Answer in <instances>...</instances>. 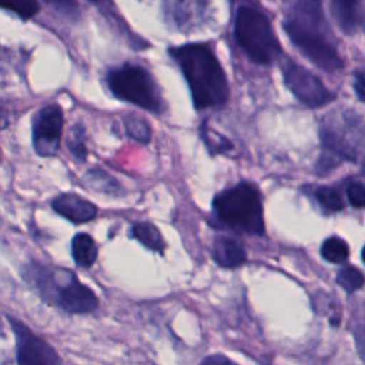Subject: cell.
<instances>
[{
	"label": "cell",
	"instance_id": "6da1fadb",
	"mask_svg": "<svg viewBox=\"0 0 365 365\" xmlns=\"http://www.w3.org/2000/svg\"><path fill=\"white\" fill-rule=\"evenodd\" d=\"M282 11L284 30L305 58L327 73L344 68L324 17L322 0H284Z\"/></svg>",
	"mask_w": 365,
	"mask_h": 365
},
{
	"label": "cell",
	"instance_id": "7a4b0ae2",
	"mask_svg": "<svg viewBox=\"0 0 365 365\" xmlns=\"http://www.w3.org/2000/svg\"><path fill=\"white\" fill-rule=\"evenodd\" d=\"M168 51L187 80L197 110L217 107L228 100L225 73L207 44L190 43Z\"/></svg>",
	"mask_w": 365,
	"mask_h": 365
},
{
	"label": "cell",
	"instance_id": "3957f363",
	"mask_svg": "<svg viewBox=\"0 0 365 365\" xmlns=\"http://www.w3.org/2000/svg\"><path fill=\"white\" fill-rule=\"evenodd\" d=\"M322 141V157L318 163L321 173L329 171L339 161L355 163L362 157L364 121L351 110L328 113L319 130Z\"/></svg>",
	"mask_w": 365,
	"mask_h": 365
},
{
	"label": "cell",
	"instance_id": "277c9868",
	"mask_svg": "<svg viewBox=\"0 0 365 365\" xmlns=\"http://www.w3.org/2000/svg\"><path fill=\"white\" fill-rule=\"evenodd\" d=\"M212 211L221 224L234 231L250 235H262L265 231L261 194L251 182H240L218 192Z\"/></svg>",
	"mask_w": 365,
	"mask_h": 365
},
{
	"label": "cell",
	"instance_id": "5b68a950",
	"mask_svg": "<svg viewBox=\"0 0 365 365\" xmlns=\"http://www.w3.org/2000/svg\"><path fill=\"white\" fill-rule=\"evenodd\" d=\"M234 36L238 46L258 64H269L281 54L279 41L268 17L255 7L241 6L237 10Z\"/></svg>",
	"mask_w": 365,
	"mask_h": 365
},
{
	"label": "cell",
	"instance_id": "8992f818",
	"mask_svg": "<svg viewBox=\"0 0 365 365\" xmlns=\"http://www.w3.org/2000/svg\"><path fill=\"white\" fill-rule=\"evenodd\" d=\"M107 86L114 97L151 113H163L164 101L153 76L143 67L123 64L108 71Z\"/></svg>",
	"mask_w": 365,
	"mask_h": 365
},
{
	"label": "cell",
	"instance_id": "52a82bcc",
	"mask_svg": "<svg viewBox=\"0 0 365 365\" xmlns=\"http://www.w3.org/2000/svg\"><path fill=\"white\" fill-rule=\"evenodd\" d=\"M38 287L46 297L51 299L64 311L71 314H87L98 307L96 294L77 277L66 269L53 272H41L38 275Z\"/></svg>",
	"mask_w": 365,
	"mask_h": 365
},
{
	"label": "cell",
	"instance_id": "ba28073f",
	"mask_svg": "<svg viewBox=\"0 0 365 365\" xmlns=\"http://www.w3.org/2000/svg\"><path fill=\"white\" fill-rule=\"evenodd\" d=\"M284 83L294 97L309 108H318L327 106L335 98V94L328 90L324 83L305 67L287 60L281 66Z\"/></svg>",
	"mask_w": 365,
	"mask_h": 365
},
{
	"label": "cell",
	"instance_id": "9c48e42d",
	"mask_svg": "<svg viewBox=\"0 0 365 365\" xmlns=\"http://www.w3.org/2000/svg\"><path fill=\"white\" fill-rule=\"evenodd\" d=\"M63 123V111L58 104H48L36 111L31 123V138L38 155H56L60 147Z\"/></svg>",
	"mask_w": 365,
	"mask_h": 365
},
{
	"label": "cell",
	"instance_id": "30bf717a",
	"mask_svg": "<svg viewBox=\"0 0 365 365\" xmlns=\"http://www.w3.org/2000/svg\"><path fill=\"white\" fill-rule=\"evenodd\" d=\"M10 324L17 341L19 365H63L57 352L23 322L11 318Z\"/></svg>",
	"mask_w": 365,
	"mask_h": 365
},
{
	"label": "cell",
	"instance_id": "8fae6325",
	"mask_svg": "<svg viewBox=\"0 0 365 365\" xmlns=\"http://www.w3.org/2000/svg\"><path fill=\"white\" fill-rule=\"evenodd\" d=\"M53 210L71 222L81 224L96 218L97 207L76 194H60L51 201Z\"/></svg>",
	"mask_w": 365,
	"mask_h": 365
},
{
	"label": "cell",
	"instance_id": "7c38bea8",
	"mask_svg": "<svg viewBox=\"0 0 365 365\" xmlns=\"http://www.w3.org/2000/svg\"><path fill=\"white\" fill-rule=\"evenodd\" d=\"M331 11L348 36L356 34L364 26V0H331Z\"/></svg>",
	"mask_w": 365,
	"mask_h": 365
},
{
	"label": "cell",
	"instance_id": "4fadbf2b",
	"mask_svg": "<svg viewBox=\"0 0 365 365\" xmlns=\"http://www.w3.org/2000/svg\"><path fill=\"white\" fill-rule=\"evenodd\" d=\"M211 254L214 261L224 268H237L247 259L244 247L230 237H217L214 240Z\"/></svg>",
	"mask_w": 365,
	"mask_h": 365
},
{
	"label": "cell",
	"instance_id": "5bb4252c",
	"mask_svg": "<svg viewBox=\"0 0 365 365\" xmlns=\"http://www.w3.org/2000/svg\"><path fill=\"white\" fill-rule=\"evenodd\" d=\"M71 255L78 267H91L97 258V245L94 240L86 232L74 235L71 240Z\"/></svg>",
	"mask_w": 365,
	"mask_h": 365
},
{
	"label": "cell",
	"instance_id": "9a60e30c",
	"mask_svg": "<svg viewBox=\"0 0 365 365\" xmlns=\"http://www.w3.org/2000/svg\"><path fill=\"white\" fill-rule=\"evenodd\" d=\"M131 234H133L134 238H137L147 248H150L153 251H157V252H163V250H164L163 237H161L160 231L157 230V227L153 225L151 222H135V224H133Z\"/></svg>",
	"mask_w": 365,
	"mask_h": 365
},
{
	"label": "cell",
	"instance_id": "2e32d148",
	"mask_svg": "<svg viewBox=\"0 0 365 365\" xmlns=\"http://www.w3.org/2000/svg\"><path fill=\"white\" fill-rule=\"evenodd\" d=\"M321 255L332 264H344L349 257L348 244L339 237H329L321 245Z\"/></svg>",
	"mask_w": 365,
	"mask_h": 365
},
{
	"label": "cell",
	"instance_id": "e0dca14e",
	"mask_svg": "<svg viewBox=\"0 0 365 365\" xmlns=\"http://www.w3.org/2000/svg\"><path fill=\"white\" fill-rule=\"evenodd\" d=\"M315 198L321 204V207L329 212H338L345 208L344 198L332 185H321L315 190Z\"/></svg>",
	"mask_w": 365,
	"mask_h": 365
},
{
	"label": "cell",
	"instance_id": "ac0fdd59",
	"mask_svg": "<svg viewBox=\"0 0 365 365\" xmlns=\"http://www.w3.org/2000/svg\"><path fill=\"white\" fill-rule=\"evenodd\" d=\"M86 182L91 188L107 192V194H117V191L121 188L115 181V178H113L111 175H108L101 170H90L86 174Z\"/></svg>",
	"mask_w": 365,
	"mask_h": 365
},
{
	"label": "cell",
	"instance_id": "d6986e66",
	"mask_svg": "<svg viewBox=\"0 0 365 365\" xmlns=\"http://www.w3.org/2000/svg\"><path fill=\"white\" fill-rule=\"evenodd\" d=\"M124 127H125V133L133 140H135V141H138L141 144L150 143V138H151L150 125L141 117H137L134 114L125 115L124 117Z\"/></svg>",
	"mask_w": 365,
	"mask_h": 365
},
{
	"label": "cell",
	"instance_id": "ffe728a7",
	"mask_svg": "<svg viewBox=\"0 0 365 365\" xmlns=\"http://www.w3.org/2000/svg\"><path fill=\"white\" fill-rule=\"evenodd\" d=\"M336 282L346 291V292H354L362 288L364 285V275L361 269L356 267L348 265L344 267L338 271L336 274Z\"/></svg>",
	"mask_w": 365,
	"mask_h": 365
},
{
	"label": "cell",
	"instance_id": "44dd1931",
	"mask_svg": "<svg viewBox=\"0 0 365 365\" xmlns=\"http://www.w3.org/2000/svg\"><path fill=\"white\" fill-rule=\"evenodd\" d=\"M198 1L200 0H165L170 14L180 24H182V20L187 21L195 14L194 6H198Z\"/></svg>",
	"mask_w": 365,
	"mask_h": 365
},
{
	"label": "cell",
	"instance_id": "7402d4cb",
	"mask_svg": "<svg viewBox=\"0 0 365 365\" xmlns=\"http://www.w3.org/2000/svg\"><path fill=\"white\" fill-rule=\"evenodd\" d=\"M0 7L21 19H30L38 11L37 0H0Z\"/></svg>",
	"mask_w": 365,
	"mask_h": 365
},
{
	"label": "cell",
	"instance_id": "603a6c76",
	"mask_svg": "<svg viewBox=\"0 0 365 365\" xmlns=\"http://www.w3.org/2000/svg\"><path fill=\"white\" fill-rule=\"evenodd\" d=\"M201 135L211 153H225L232 148V144L230 140L222 137L218 133H214V130L208 128V124L204 121L201 125Z\"/></svg>",
	"mask_w": 365,
	"mask_h": 365
},
{
	"label": "cell",
	"instance_id": "cb8c5ba5",
	"mask_svg": "<svg viewBox=\"0 0 365 365\" xmlns=\"http://www.w3.org/2000/svg\"><path fill=\"white\" fill-rule=\"evenodd\" d=\"M67 147L74 158L83 161L87 157V148L84 144V127L81 124H76L70 130V135L67 138Z\"/></svg>",
	"mask_w": 365,
	"mask_h": 365
},
{
	"label": "cell",
	"instance_id": "d4e9b609",
	"mask_svg": "<svg viewBox=\"0 0 365 365\" xmlns=\"http://www.w3.org/2000/svg\"><path fill=\"white\" fill-rule=\"evenodd\" d=\"M346 197L352 207L362 208L365 204V188L361 181H352L349 182L346 188Z\"/></svg>",
	"mask_w": 365,
	"mask_h": 365
},
{
	"label": "cell",
	"instance_id": "484cf974",
	"mask_svg": "<svg viewBox=\"0 0 365 365\" xmlns=\"http://www.w3.org/2000/svg\"><path fill=\"white\" fill-rule=\"evenodd\" d=\"M44 1L54 10L60 11L68 17H77V14H78L77 0H44Z\"/></svg>",
	"mask_w": 365,
	"mask_h": 365
},
{
	"label": "cell",
	"instance_id": "4316f807",
	"mask_svg": "<svg viewBox=\"0 0 365 365\" xmlns=\"http://www.w3.org/2000/svg\"><path fill=\"white\" fill-rule=\"evenodd\" d=\"M200 365H237V364L222 354H212L205 356Z\"/></svg>",
	"mask_w": 365,
	"mask_h": 365
},
{
	"label": "cell",
	"instance_id": "83f0119b",
	"mask_svg": "<svg viewBox=\"0 0 365 365\" xmlns=\"http://www.w3.org/2000/svg\"><path fill=\"white\" fill-rule=\"evenodd\" d=\"M354 90L358 96V100L364 101V97H365V76H364L362 70H358L354 74Z\"/></svg>",
	"mask_w": 365,
	"mask_h": 365
},
{
	"label": "cell",
	"instance_id": "f1b7e54d",
	"mask_svg": "<svg viewBox=\"0 0 365 365\" xmlns=\"http://www.w3.org/2000/svg\"><path fill=\"white\" fill-rule=\"evenodd\" d=\"M9 125V115H7V110L4 107L0 106V130L6 128Z\"/></svg>",
	"mask_w": 365,
	"mask_h": 365
},
{
	"label": "cell",
	"instance_id": "f546056e",
	"mask_svg": "<svg viewBox=\"0 0 365 365\" xmlns=\"http://www.w3.org/2000/svg\"><path fill=\"white\" fill-rule=\"evenodd\" d=\"M88 1H100V0H88Z\"/></svg>",
	"mask_w": 365,
	"mask_h": 365
}]
</instances>
